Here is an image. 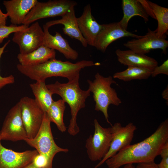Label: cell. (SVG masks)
<instances>
[{"label": "cell", "mask_w": 168, "mask_h": 168, "mask_svg": "<svg viewBox=\"0 0 168 168\" xmlns=\"http://www.w3.org/2000/svg\"><path fill=\"white\" fill-rule=\"evenodd\" d=\"M153 70L145 68L128 66L125 70L114 73L113 77L124 82L146 79L151 76Z\"/></svg>", "instance_id": "cell-23"}, {"label": "cell", "mask_w": 168, "mask_h": 168, "mask_svg": "<svg viewBox=\"0 0 168 168\" xmlns=\"http://www.w3.org/2000/svg\"><path fill=\"white\" fill-rule=\"evenodd\" d=\"M168 141V119L162 122L156 130L143 141L122 149L105 162L109 168H119L129 164L154 161Z\"/></svg>", "instance_id": "cell-1"}, {"label": "cell", "mask_w": 168, "mask_h": 168, "mask_svg": "<svg viewBox=\"0 0 168 168\" xmlns=\"http://www.w3.org/2000/svg\"><path fill=\"white\" fill-rule=\"evenodd\" d=\"M135 168H158L157 164L154 161L148 163L138 164Z\"/></svg>", "instance_id": "cell-31"}, {"label": "cell", "mask_w": 168, "mask_h": 168, "mask_svg": "<svg viewBox=\"0 0 168 168\" xmlns=\"http://www.w3.org/2000/svg\"><path fill=\"white\" fill-rule=\"evenodd\" d=\"M136 128V127L132 123H129L125 126H122L119 122L112 125L111 130L112 138L109 149L94 168H98L107 159L130 145Z\"/></svg>", "instance_id": "cell-10"}, {"label": "cell", "mask_w": 168, "mask_h": 168, "mask_svg": "<svg viewBox=\"0 0 168 168\" xmlns=\"http://www.w3.org/2000/svg\"><path fill=\"white\" fill-rule=\"evenodd\" d=\"M55 50L42 45L37 49L27 54L19 53L17 58L20 64L30 66L41 64L55 58Z\"/></svg>", "instance_id": "cell-20"}, {"label": "cell", "mask_w": 168, "mask_h": 168, "mask_svg": "<svg viewBox=\"0 0 168 168\" xmlns=\"http://www.w3.org/2000/svg\"><path fill=\"white\" fill-rule=\"evenodd\" d=\"M147 2L157 21L158 26L155 30L156 35L158 37L166 36L168 30V8L149 1Z\"/></svg>", "instance_id": "cell-24"}, {"label": "cell", "mask_w": 168, "mask_h": 168, "mask_svg": "<svg viewBox=\"0 0 168 168\" xmlns=\"http://www.w3.org/2000/svg\"><path fill=\"white\" fill-rule=\"evenodd\" d=\"M162 98L165 100L166 102V104L168 103V86H166L165 89L163 91L161 94Z\"/></svg>", "instance_id": "cell-33"}, {"label": "cell", "mask_w": 168, "mask_h": 168, "mask_svg": "<svg viewBox=\"0 0 168 168\" xmlns=\"http://www.w3.org/2000/svg\"><path fill=\"white\" fill-rule=\"evenodd\" d=\"M146 34L138 39H133L124 44V45L133 52L141 54H145L152 49H160L166 54L168 47V41L166 36L158 37L155 30L148 29Z\"/></svg>", "instance_id": "cell-12"}, {"label": "cell", "mask_w": 168, "mask_h": 168, "mask_svg": "<svg viewBox=\"0 0 168 168\" xmlns=\"http://www.w3.org/2000/svg\"><path fill=\"white\" fill-rule=\"evenodd\" d=\"M61 17L60 19L48 21L45 25L49 28L55 25H63L64 26L63 32L65 34L78 40L84 47H87V42L81 34L78 27L75 7L70 9Z\"/></svg>", "instance_id": "cell-16"}, {"label": "cell", "mask_w": 168, "mask_h": 168, "mask_svg": "<svg viewBox=\"0 0 168 168\" xmlns=\"http://www.w3.org/2000/svg\"><path fill=\"white\" fill-rule=\"evenodd\" d=\"M44 35L43 30L37 21L27 29L14 33L12 40L18 45L20 54H27L42 45Z\"/></svg>", "instance_id": "cell-11"}, {"label": "cell", "mask_w": 168, "mask_h": 168, "mask_svg": "<svg viewBox=\"0 0 168 168\" xmlns=\"http://www.w3.org/2000/svg\"><path fill=\"white\" fill-rule=\"evenodd\" d=\"M49 28L45 24L43 26L44 37L42 45L62 54L68 59L75 60L78 56V53L69 45L67 40L63 38L58 32H55L53 35L49 30Z\"/></svg>", "instance_id": "cell-17"}, {"label": "cell", "mask_w": 168, "mask_h": 168, "mask_svg": "<svg viewBox=\"0 0 168 168\" xmlns=\"http://www.w3.org/2000/svg\"><path fill=\"white\" fill-rule=\"evenodd\" d=\"M122 6L124 15L119 22L123 29L127 30L128 23L133 16L141 17L147 22L149 20V16L138 0H122Z\"/></svg>", "instance_id": "cell-21"}, {"label": "cell", "mask_w": 168, "mask_h": 168, "mask_svg": "<svg viewBox=\"0 0 168 168\" xmlns=\"http://www.w3.org/2000/svg\"><path fill=\"white\" fill-rule=\"evenodd\" d=\"M142 36L123 29L119 22L102 24L94 47L97 49L105 52L110 44L121 38L130 37L138 39Z\"/></svg>", "instance_id": "cell-13"}, {"label": "cell", "mask_w": 168, "mask_h": 168, "mask_svg": "<svg viewBox=\"0 0 168 168\" xmlns=\"http://www.w3.org/2000/svg\"><path fill=\"white\" fill-rule=\"evenodd\" d=\"M65 103L62 99L54 101L46 113L51 122L54 123L62 132H65L66 130L63 120Z\"/></svg>", "instance_id": "cell-25"}, {"label": "cell", "mask_w": 168, "mask_h": 168, "mask_svg": "<svg viewBox=\"0 0 168 168\" xmlns=\"http://www.w3.org/2000/svg\"><path fill=\"white\" fill-rule=\"evenodd\" d=\"M159 155L162 159L161 162L157 164L158 168H168V141L162 147Z\"/></svg>", "instance_id": "cell-28"}, {"label": "cell", "mask_w": 168, "mask_h": 168, "mask_svg": "<svg viewBox=\"0 0 168 168\" xmlns=\"http://www.w3.org/2000/svg\"><path fill=\"white\" fill-rule=\"evenodd\" d=\"M160 74L168 75V60L166 59L160 66L155 68L152 71L151 76L155 77Z\"/></svg>", "instance_id": "cell-29"}, {"label": "cell", "mask_w": 168, "mask_h": 168, "mask_svg": "<svg viewBox=\"0 0 168 168\" xmlns=\"http://www.w3.org/2000/svg\"><path fill=\"white\" fill-rule=\"evenodd\" d=\"M10 42V40H9L2 47L0 48V60L5 48ZM15 81L14 77L12 75H11L6 77H2L0 74V90L6 85L14 83Z\"/></svg>", "instance_id": "cell-27"}, {"label": "cell", "mask_w": 168, "mask_h": 168, "mask_svg": "<svg viewBox=\"0 0 168 168\" xmlns=\"http://www.w3.org/2000/svg\"><path fill=\"white\" fill-rule=\"evenodd\" d=\"M19 102L9 111L0 131V140L16 142L27 138Z\"/></svg>", "instance_id": "cell-9"}, {"label": "cell", "mask_w": 168, "mask_h": 168, "mask_svg": "<svg viewBox=\"0 0 168 168\" xmlns=\"http://www.w3.org/2000/svg\"><path fill=\"white\" fill-rule=\"evenodd\" d=\"M77 4L76 2L72 0H50L44 2L38 1L26 15L22 24L29 26L40 19L62 16Z\"/></svg>", "instance_id": "cell-6"}, {"label": "cell", "mask_w": 168, "mask_h": 168, "mask_svg": "<svg viewBox=\"0 0 168 168\" xmlns=\"http://www.w3.org/2000/svg\"><path fill=\"white\" fill-rule=\"evenodd\" d=\"M29 26V25L23 24L19 26L11 24L9 26H0V44L5 38H8L10 34L25 30Z\"/></svg>", "instance_id": "cell-26"}, {"label": "cell", "mask_w": 168, "mask_h": 168, "mask_svg": "<svg viewBox=\"0 0 168 168\" xmlns=\"http://www.w3.org/2000/svg\"><path fill=\"white\" fill-rule=\"evenodd\" d=\"M95 78L92 81L87 80L88 89L92 93L95 102V110L101 112L107 122L110 123L108 112L109 105H112L117 106L122 103L115 90L111 86L112 84H117L110 76L104 77L97 72Z\"/></svg>", "instance_id": "cell-4"}, {"label": "cell", "mask_w": 168, "mask_h": 168, "mask_svg": "<svg viewBox=\"0 0 168 168\" xmlns=\"http://www.w3.org/2000/svg\"><path fill=\"white\" fill-rule=\"evenodd\" d=\"M35 100L43 111L46 113L49 108L54 101L51 94L47 87L45 82H36L29 84Z\"/></svg>", "instance_id": "cell-22"}, {"label": "cell", "mask_w": 168, "mask_h": 168, "mask_svg": "<svg viewBox=\"0 0 168 168\" xmlns=\"http://www.w3.org/2000/svg\"><path fill=\"white\" fill-rule=\"evenodd\" d=\"M77 20L80 32L88 45L94 47L102 24L98 23L92 16L90 4L84 7L82 15Z\"/></svg>", "instance_id": "cell-15"}, {"label": "cell", "mask_w": 168, "mask_h": 168, "mask_svg": "<svg viewBox=\"0 0 168 168\" xmlns=\"http://www.w3.org/2000/svg\"><path fill=\"white\" fill-rule=\"evenodd\" d=\"M18 102L28 138L33 139L40 129L45 112L35 99L25 96L21 98Z\"/></svg>", "instance_id": "cell-8"}, {"label": "cell", "mask_w": 168, "mask_h": 168, "mask_svg": "<svg viewBox=\"0 0 168 168\" xmlns=\"http://www.w3.org/2000/svg\"><path fill=\"white\" fill-rule=\"evenodd\" d=\"M100 64L91 60H82L72 63L55 58L35 65L25 66L19 63L16 67L20 72L30 79L36 82H45L48 78L58 77H65L68 81H71L79 78L82 69Z\"/></svg>", "instance_id": "cell-2"}, {"label": "cell", "mask_w": 168, "mask_h": 168, "mask_svg": "<svg viewBox=\"0 0 168 168\" xmlns=\"http://www.w3.org/2000/svg\"><path fill=\"white\" fill-rule=\"evenodd\" d=\"M8 17L6 13H3L0 7V26L6 25L7 20Z\"/></svg>", "instance_id": "cell-32"}, {"label": "cell", "mask_w": 168, "mask_h": 168, "mask_svg": "<svg viewBox=\"0 0 168 168\" xmlns=\"http://www.w3.org/2000/svg\"><path fill=\"white\" fill-rule=\"evenodd\" d=\"M38 1L37 0H4L3 4L11 22L12 24L17 25L23 24L26 16Z\"/></svg>", "instance_id": "cell-18"}, {"label": "cell", "mask_w": 168, "mask_h": 168, "mask_svg": "<svg viewBox=\"0 0 168 168\" xmlns=\"http://www.w3.org/2000/svg\"><path fill=\"white\" fill-rule=\"evenodd\" d=\"M115 54L119 62L125 66L143 67L152 70L158 66L157 61L154 58L130 49H118Z\"/></svg>", "instance_id": "cell-19"}, {"label": "cell", "mask_w": 168, "mask_h": 168, "mask_svg": "<svg viewBox=\"0 0 168 168\" xmlns=\"http://www.w3.org/2000/svg\"><path fill=\"white\" fill-rule=\"evenodd\" d=\"M21 168H38L35 166L31 162Z\"/></svg>", "instance_id": "cell-34"}, {"label": "cell", "mask_w": 168, "mask_h": 168, "mask_svg": "<svg viewBox=\"0 0 168 168\" xmlns=\"http://www.w3.org/2000/svg\"><path fill=\"white\" fill-rule=\"evenodd\" d=\"M79 78L61 83L56 81L54 83L46 85L51 94L59 95L70 108L71 118L68 131L72 136H75L80 131L77 123V117L80 110L85 107V102L90 96V91L82 90L79 85Z\"/></svg>", "instance_id": "cell-3"}, {"label": "cell", "mask_w": 168, "mask_h": 168, "mask_svg": "<svg viewBox=\"0 0 168 168\" xmlns=\"http://www.w3.org/2000/svg\"><path fill=\"white\" fill-rule=\"evenodd\" d=\"M140 3L145 12L149 16L154 19H156V17L154 15L152 10L148 4L147 0H138Z\"/></svg>", "instance_id": "cell-30"}, {"label": "cell", "mask_w": 168, "mask_h": 168, "mask_svg": "<svg viewBox=\"0 0 168 168\" xmlns=\"http://www.w3.org/2000/svg\"><path fill=\"white\" fill-rule=\"evenodd\" d=\"M135 167L133 164H129L124 165L123 168H135Z\"/></svg>", "instance_id": "cell-35"}, {"label": "cell", "mask_w": 168, "mask_h": 168, "mask_svg": "<svg viewBox=\"0 0 168 168\" xmlns=\"http://www.w3.org/2000/svg\"><path fill=\"white\" fill-rule=\"evenodd\" d=\"M38 153L36 150L14 151L3 147L0 140V168H21L31 162Z\"/></svg>", "instance_id": "cell-14"}, {"label": "cell", "mask_w": 168, "mask_h": 168, "mask_svg": "<svg viewBox=\"0 0 168 168\" xmlns=\"http://www.w3.org/2000/svg\"><path fill=\"white\" fill-rule=\"evenodd\" d=\"M94 133L86 139L85 147L89 159L95 161H100L107 153L112 136L111 127H102L96 119H94Z\"/></svg>", "instance_id": "cell-7"}, {"label": "cell", "mask_w": 168, "mask_h": 168, "mask_svg": "<svg viewBox=\"0 0 168 168\" xmlns=\"http://www.w3.org/2000/svg\"><path fill=\"white\" fill-rule=\"evenodd\" d=\"M51 122L45 113L42 124L35 136L31 139L27 138L25 141L35 148L39 154L45 156L49 166L53 168V161L55 156L60 152H68V150L60 147L55 143L51 131Z\"/></svg>", "instance_id": "cell-5"}]
</instances>
